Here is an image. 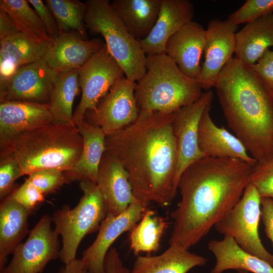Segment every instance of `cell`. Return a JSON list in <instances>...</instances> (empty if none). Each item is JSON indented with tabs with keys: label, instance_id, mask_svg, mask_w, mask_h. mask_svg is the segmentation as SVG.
Listing matches in <instances>:
<instances>
[{
	"label": "cell",
	"instance_id": "cell-1",
	"mask_svg": "<svg viewBox=\"0 0 273 273\" xmlns=\"http://www.w3.org/2000/svg\"><path fill=\"white\" fill-rule=\"evenodd\" d=\"M254 166L209 157L188 166L178 183L180 200L172 213L169 244L189 249L201 241L240 200Z\"/></svg>",
	"mask_w": 273,
	"mask_h": 273
},
{
	"label": "cell",
	"instance_id": "cell-2",
	"mask_svg": "<svg viewBox=\"0 0 273 273\" xmlns=\"http://www.w3.org/2000/svg\"><path fill=\"white\" fill-rule=\"evenodd\" d=\"M174 113L140 111L131 124L106 137V151L127 171L135 198L168 205L177 189Z\"/></svg>",
	"mask_w": 273,
	"mask_h": 273
},
{
	"label": "cell",
	"instance_id": "cell-3",
	"mask_svg": "<svg viewBox=\"0 0 273 273\" xmlns=\"http://www.w3.org/2000/svg\"><path fill=\"white\" fill-rule=\"evenodd\" d=\"M214 87L229 126L257 164L273 159V95L252 67L233 57Z\"/></svg>",
	"mask_w": 273,
	"mask_h": 273
},
{
	"label": "cell",
	"instance_id": "cell-4",
	"mask_svg": "<svg viewBox=\"0 0 273 273\" xmlns=\"http://www.w3.org/2000/svg\"><path fill=\"white\" fill-rule=\"evenodd\" d=\"M82 148L76 126L52 122L16 136L6 155L13 154L23 175L50 169L66 172L77 163Z\"/></svg>",
	"mask_w": 273,
	"mask_h": 273
},
{
	"label": "cell",
	"instance_id": "cell-5",
	"mask_svg": "<svg viewBox=\"0 0 273 273\" xmlns=\"http://www.w3.org/2000/svg\"><path fill=\"white\" fill-rule=\"evenodd\" d=\"M202 89L163 53L147 56L146 72L134 94L140 111L174 113L199 99Z\"/></svg>",
	"mask_w": 273,
	"mask_h": 273
},
{
	"label": "cell",
	"instance_id": "cell-6",
	"mask_svg": "<svg viewBox=\"0 0 273 273\" xmlns=\"http://www.w3.org/2000/svg\"><path fill=\"white\" fill-rule=\"evenodd\" d=\"M86 28L104 38L108 51L122 69L126 78L138 82L146 72L147 56L120 20L108 0L86 2Z\"/></svg>",
	"mask_w": 273,
	"mask_h": 273
},
{
	"label": "cell",
	"instance_id": "cell-7",
	"mask_svg": "<svg viewBox=\"0 0 273 273\" xmlns=\"http://www.w3.org/2000/svg\"><path fill=\"white\" fill-rule=\"evenodd\" d=\"M83 196L77 205L56 210L52 218L62 238L59 257L67 264L76 259L77 248L84 236L99 229L107 214L105 199L97 185L89 180L80 181Z\"/></svg>",
	"mask_w": 273,
	"mask_h": 273
},
{
	"label": "cell",
	"instance_id": "cell-8",
	"mask_svg": "<svg viewBox=\"0 0 273 273\" xmlns=\"http://www.w3.org/2000/svg\"><path fill=\"white\" fill-rule=\"evenodd\" d=\"M261 197L249 183L235 206L214 225L224 236L233 238L246 252L273 266V255L262 244L259 234Z\"/></svg>",
	"mask_w": 273,
	"mask_h": 273
},
{
	"label": "cell",
	"instance_id": "cell-9",
	"mask_svg": "<svg viewBox=\"0 0 273 273\" xmlns=\"http://www.w3.org/2000/svg\"><path fill=\"white\" fill-rule=\"evenodd\" d=\"M124 76L105 44L78 69L81 97L73 115L72 123L77 126L83 121L86 113L95 110L111 87Z\"/></svg>",
	"mask_w": 273,
	"mask_h": 273
},
{
	"label": "cell",
	"instance_id": "cell-10",
	"mask_svg": "<svg viewBox=\"0 0 273 273\" xmlns=\"http://www.w3.org/2000/svg\"><path fill=\"white\" fill-rule=\"evenodd\" d=\"M52 218L43 215L26 241L15 249L10 262L1 273H40L60 254L58 234L52 228Z\"/></svg>",
	"mask_w": 273,
	"mask_h": 273
},
{
	"label": "cell",
	"instance_id": "cell-11",
	"mask_svg": "<svg viewBox=\"0 0 273 273\" xmlns=\"http://www.w3.org/2000/svg\"><path fill=\"white\" fill-rule=\"evenodd\" d=\"M212 91L203 93L195 102L174 113L173 130L177 150V166L175 186L186 169L205 156L198 145V130L201 118L207 108L211 105Z\"/></svg>",
	"mask_w": 273,
	"mask_h": 273
},
{
	"label": "cell",
	"instance_id": "cell-12",
	"mask_svg": "<svg viewBox=\"0 0 273 273\" xmlns=\"http://www.w3.org/2000/svg\"><path fill=\"white\" fill-rule=\"evenodd\" d=\"M136 82L126 77L117 81L100 101L95 110L90 111L94 124L107 135L112 134L134 122L140 110L135 97Z\"/></svg>",
	"mask_w": 273,
	"mask_h": 273
},
{
	"label": "cell",
	"instance_id": "cell-13",
	"mask_svg": "<svg viewBox=\"0 0 273 273\" xmlns=\"http://www.w3.org/2000/svg\"><path fill=\"white\" fill-rule=\"evenodd\" d=\"M58 73L44 59L21 66L0 85L1 102L28 101L48 104Z\"/></svg>",
	"mask_w": 273,
	"mask_h": 273
},
{
	"label": "cell",
	"instance_id": "cell-14",
	"mask_svg": "<svg viewBox=\"0 0 273 273\" xmlns=\"http://www.w3.org/2000/svg\"><path fill=\"white\" fill-rule=\"evenodd\" d=\"M237 26L228 19L211 20L206 29L204 60L196 80L202 89L215 87L219 75L233 57L236 49Z\"/></svg>",
	"mask_w": 273,
	"mask_h": 273
},
{
	"label": "cell",
	"instance_id": "cell-15",
	"mask_svg": "<svg viewBox=\"0 0 273 273\" xmlns=\"http://www.w3.org/2000/svg\"><path fill=\"white\" fill-rule=\"evenodd\" d=\"M146 207L136 200L118 215L107 214L96 239L83 252L81 259L88 273H105V257L111 245L121 234L132 229L141 219Z\"/></svg>",
	"mask_w": 273,
	"mask_h": 273
},
{
	"label": "cell",
	"instance_id": "cell-16",
	"mask_svg": "<svg viewBox=\"0 0 273 273\" xmlns=\"http://www.w3.org/2000/svg\"><path fill=\"white\" fill-rule=\"evenodd\" d=\"M53 120L48 104L20 101L1 102V157L7 155L16 136L50 123Z\"/></svg>",
	"mask_w": 273,
	"mask_h": 273
},
{
	"label": "cell",
	"instance_id": "cell-17",
	"mask_svg": "<svg viewBox=\"0 0 273 273\" xmlns=\"http://www.w3.org/2000/svg\"><path fill=\"white\" fill-rule=\"evenodd\" d=\"M105 45L98 38L86 40L76 32H61L51 41L44 60L58 74L79 69Z\"/></svg>",
	"mask_w": 273,
	"mask_h": 273
},
{
	"label": "cell",
	"instance_id": "cell-18",
	"mask_svg": "<svg viewBox=\"0 0 273 273\" xmlns=\"http://www.w3.org/2000/svg\"><path fill=\"white\" fill-rule=\"evenodd\" d=\"M50 42L35 40L15 25L0 34V85L21 66L44 59Z\"/></svg>",
	"mask_w": 273,
	"mask_h": 273
},
{
	"label": "cell",
	"instance_id": "cell-19",
	"mask_svg": "<svg viewBox=\"0 0 273 273\" xmlns=\"http://www.w3.org/2000/svg\"><path fill=\"white\" fill-rule=\"evenodd\" d=\"M97 185L105 199L108 214L118 215L138 200L127 171L115 156L106 151L99 166Z\"/></svg>",
	"mask_w": 273,
	"mask_h": 273
},
{
	"label": "cell",
	"instance_id": "cell-20",
	"mask_svg": "<svg viewBox=\"0 0 273 273\" xmlns=\"http://www.w3.org/2000/svg\"><path fill=\"white\" fill-rule=\"evenodd\" d=\"M206 41V30L192 21L184 25L167 40L165 54L187 76L196 79Z\"/></svg>",
	"mask_w": 273,
	"mask_h": 273
},
{
	"label": "cell",
	"instance_id": "cell-21",
	"mask_svg": "<svg viewBox=\"0 0 273 273\" xmlns=\"http://www.w3.org/2000/svg\"><path fill=\"white\" fill-rule=\"evenodd\" d=\"M194 9L189 0H162L157 20L150 33L140 41L147 56L165 53L169 38L193 21Z\"/></svg>",
	"mask_w": 273,
	"mask_h": 273
},
{
	"label": "cell",
	"instance_id": "cell-22",
	"mask_svg": "<svg viewBox=\"0 0 273 273\" xmlns=\"http://www.w3.org/2000/svg\"><path fill=\"white\" fill-rule=\"evenodd\" d=\"M210 109L211 106L205 110L199 125L198 145L204 156L240 159L253 166L257 165L256 160L235 135L214 123L210 115Z\"/></svg>",
	"mask_w": 273,
	"mask_h": 273
},
{
	"label": "cell",
	"instance_id": "cell-23",
	"mask_svg": "<svg viewBox=\"0 0 273 273\" xmlns=\"http://www.w3.org/2000/svg\"><path fill=\"white\" fill-rule=\"evenodd\" d=\"M77 127L82 138V151L76 165L64 172L67 181L89 180L97 184L99 166L106 151V135L100 126L85 120Z\"/></svg>",
	"mask_w": 273,
	"mask_h": 273
},
{
	"label": "cell",
	"instance_id": "cell-24",
	"mask_svg": "<svg viewBox=\"0 0 273 273\" xmlns=\"http://www.w3.org/2000/svg\"><path fill=\"white\" fill-rule=\"evenodd\" d=\"M208 248L216 259L210 273H222L230 269L252 273H273V266L243 250L230 237L224 236L222 240L210 241Z\"/></svg>",
	"mask_w": 273,
	"mask_h": 273
},
{
	"label": "cell",
	"instance_id": "cell-25",
	"mask_svg": "<svg viewBox=\"0 0 273 273\" xmlns=\"http://www.w3.org/2000/svg\"><path fill=\"white\" fill-rule=\"evenodd\" d=\"M270 47H273V13L247 23L236 32L235 58L252 66Z\"/></svg>",
	"mask_w": 273,
	"mask_h": 273
},
{
	"label": "cell",
	"instance_id": "cell-26",
	"mask_svg": "<svg viewBox=\"0 0 273 273\" xmlns=\"http://www.w3.org/2000/svg\"><path fill=\"white\" fill-rule=\"evenodd\" d=\"M206 262V258L180 245L171 244L160 255L138 256L130 273H187Z\"/></svg>",
	"mask_w": 273,
	"mask_h": 273
},
{
	"label": "cell",
	"instance_id": "cell-27",
	"mask_svg": "<svg viewBox=\"0 0 273 273\" xmlns=\"http://www.w3.org/2000/svg\"><path fill=\"white\" fill-rule=\"evenodd\" d=\"M30 212L10 194L0 206V271L5 267L8 255L28 232V216Z\"/></svg>",
	"mask_w": 273,
	"mask_h": 273
},
{
	"label": "cell",
	"instance_id": "cell-28",
	"mask_svg": "<svg viewBox=\"0 0 273 273\" xmlns=\"http://www.w3.org/2000/svg\"><path fill=\"white\" fill-rule=\"evenodd\" d=\"M111 4L128 32L140 41L152 30L162 0H114Z\"/></svg>",
	"mask_w": 273,
	"mask_h": 273
},
{
	"label": "cell",
	"instance_id": "cell-29",
	"mask_svg": "<svg viewBox=\"0 0 273 273\" xmlns=\"http://www.w3.org/2000/svg\"><path fill=\"white\" fill-rule=\"evenodd\" d=\"M79 87L78 69L58 74L48 103L53 122L72 123L73 104Z\"/></svg>",
	"mask_w": 273,
	"mask_h": 273
},
{
	"label": "cell",
	"instance_id": "cell-30",
	"mask_svg": "<svg viewBox=\"0 0 273 273\" xmlns=\"http://www.w3.org/2000/svg\"><path fill=\"white\" fill-rule=\"evenodd\" d=\"M167 226L168 223L164 218L157 215L152 210L146 209L130 231L129 240L131 250L136 255L141 253L150 255L157 251Z\"/></svg>",
	"mask_w": 273,
	"mask_h": 273
},
{
	"label": "cell",
	"instance_id": "cell-31",
	"mask_svg": "<svg viewBox=\"0 0 273 273\" xmlns=\"http://www.w3.org/2000/svg\"><path fill=\"white\" fill-rule=\"evenodd\" d=\"M29 4L26 0H1L0 10L20 31L30 38L38 41H51L42 21Z\"/></svg>",
	"mask_w": 273,
	"mask_h": 273
},
{
	"label": "cell",
	"instance_id": "cell-32",
	"mask_svg": "<svg viewBox=\"0 0 273 273\" xmlns=\"http://www.w3.org/2000/svg\"><path fill=\"white\" fill-rule=\"evenodd\" d=\"M45 3L53 14L60 32H76L86 39V3L78 0H46Z\"/></svg>",
	"mask_w": 273,
	"mask_h": 273
},
{
	"label": "cell",
	"instance_id": "cell-33",
	"mask_svg": "<svg viewBox=\"0 0 273 273\" xmlns=\"http://www.w3.org/2000/svg\"><path fill=\"white\" fill-rule=\"evenodd\" d=\"M273 13V0H247L240 8L230 15L228 20L237 26L248 23Z\"/></svg>",
	"mask_w": 273,
	"mask_h": 273
},
{
	"label": "cell",
	"instance_id": "cell-34",
	"mask_svg": "<svg viewBox=\"0 0 273 273\" xmlns=\"http://www.w3.org/2000/svg\"><path fill=\"white\" fill-rule=\"evenodd\" d=\"M27 179L44 195L55 192L67 181L65 172L55 169L32 172L28 175Z\"/></svg>",
	"mask_w": 273,
	"mask_h": 273
},
{
	"label": "cell",
	"instance_id": "cell-35",
	"mask_svg": "<svg viewBox=\"0 0 273 273\" xmlns=\"http://www.w3.org/2000/svg\"><path fill=\"white\" fill-rule=\"evenodd\" d=\"M105 273H130L123 264L120 255L114 247L111 248L105 260ZM58 273H88L87 268L81 259H75L65 264Z\"/></svg>",
	"mask_w": 273,
	"mask_h": 273
},
{
	"label": "cell",
	"instance_id": "cell-36",
	"mask_svg": "<svg viewBox=\"0 0 273 273\" xmlns=\"http://www.w3.org/2000/svg\"><path fill=\"white\" fill-rule=\"evenodd\" d=\"M249 183L256 189L261 198L273 200V159L257 164L251 174Z\"/></svg>",
	"mask_w": 273,
	"mask_h": 273
},
{
	"label": "cell",
	"instance_id": "cell-37",
	"mask_svg": "<svg viewBox=\"0 0 273 273\" xmlns=\"http://www.w3.org/2000/svg\"><path fill=\"white\" fill-rule=\"evenodd\" d=\"M22 176L20 166L12 154L1 157V199L4 200L9 195L15 181Z\"/></svg>",
	"mask_w": 273,
	"mask_h": 273
},
{
	"label": "cell",
	"instance_id": "cell-38",
	"mask_svg": "<svg viewBox=\"0 0 273 273\" xmlns=\"http://www.w3.org/2000/svg\"><path fill=\"white\" fill-rule=\"evenodd\" d=\"M11 195L15 201L30 212L44 200V195L38 191L27 178Z\"/></svg>",
	"mask_w": 273,
	"mask_h": 273
},
{
	"label": "cell",
	"instance_id": "cell-39",
	"mask_svg": "<svg viewBox=\"0 0 273 273\" xmlns=\"http://www.w3.org/2000/svg\"><path fill=\"white\" fill-rule=\"evenodd\" d=\"M28 1L33 7L52 40L57 38L60 34L59 27L49 7L41 0Z\"/></svg>",
	"mask_w": 273,
	"mask_h": 273
},
{
	"label": "cell",
	"instance_id": "cell-40",
	"mask_svg": "<svg viewBox=\"0 0 273 273\" xmlns=\"http://www.w3.org/2000/svg\"><path fill=\"white\" fill-rule=\"evenodd\" d=\"M251 67L273 95V50L268 49Z\"/></svg>",
	"mask_w": 273,
	"mask_h": 273
},
{
	"label": "cell",
	"instance_id": "cell-41",
	"mask_svg": "<svg viewBox=\"0 0 273 273\" xmlns=\"http://www.w3.org/2000/svg\"><path fill=\"white\" fill-rule=\"evenodd\" d=\"M261 218L264 225L266 235L271 242L273 247V200L261 198Z\"/></svg>",
	"mask_w": 273,
	"mask_h": 273
},
{
	"label": "cell",
	"instance_id": "cell-42",
	"mask_svg": "<svg viewBox=\"0 0 273 273\" xmlns=\"http://www.w3.org/2000/svg\"><path fill=\"white\" fill-rule=\"evenodd\" d=\"M239 273H249V272L244 270H239Z\"/></svg>",
	"mask_w": 273,
	"mask_h": 273
}]
</instances>
